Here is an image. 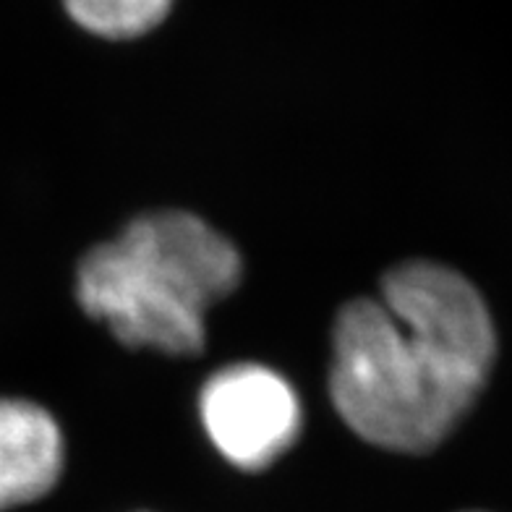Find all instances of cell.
Listing matches in <instances>:
<instances>
[{
  "instance_id": "1",
  "label": "cell",
  "mask_w": 512,
  "mask_h": 512,
  "mask_svg": "<svg viewBox=\"0 0 512 512\" xmlns=\"http://www.w3.org/2000/svg\"><path fill=\"white\" fill-rule=\"evenodd\" d=\"M494 361L497 330L479 288L450 264L403 259L377 293L335 311L327 395L364 445L426 455L471 413Z\"/></svg>"
},
{
  "instance_id": "2",
  "label": "cell",
  "mask_w": 512,
  "mask_h": 512,
  "mask_svg": "<svg viewBox=\"0 0 512 512\" xmlns=\"http://www.w3.org/2000/svg\"><path fill=\"white\" fill-rule=\"evenodd\" d=\"M243 275L241 249L207 217L157 207L76 259L74 298L128 351L194 358L207 348L209 311Z\"/></svg>"
},
{
  "instance_id": "3",
  "label": "cell",
  "mask_w": 512,
  "mask_h": 512,
  "mask_svg": "<svg viewBox=\"0 0 512 512\" xmlns=\"http://www.w3.org/2000/svg\"><path fill=\"white\" fill-rule=\"evenodd\" d=\"M212 450L241 473H264L298 445L304 400L285 374L262 361L212 371L196 398Z\"/></svg>"
},
{
  "instance_id": "4",
  "label": "cell",
  "mask_w": 512,
  "mask_h": 512,
  "mask_svg": "<svg viewBox=\"0 0 512 512\" xmlns=\"http://www.w3.org/2000/svg\"><path fill=\"white\" fill-rule=\"evenodd\" d=\"M61 421L27 395H0V512L37 505L66 473Z\"/></svg>"
},
{
  "instance_id": "5",
  "label": "cell",
  "mask_w": 512,
  "mask_h": 512,
  "mask_svg": "<svg viewBox=\"0 0 512 512\" xmlns=\"http://www.w3.org/2000/svg\"><path fill=\"white\" fill-rule=\"evenodd\" d=\"M81 32L105 42H134L162 27L176 0H61Z\"/></svg>"
},
{
  "instance_id": "6",
  "label": "cell",
  "mask_w": 512,
  "mask_h": 512,
  "mask_svg": "<svg viewBox=\"0 0 512 512\" xmlns=\"http://www.w3.org/2000/svg\"><path fill=\"white\" fill-rule=\"evenodd\" d=\"M465 512H481V510H465Z\"/></svg>"
}]
</instances>
